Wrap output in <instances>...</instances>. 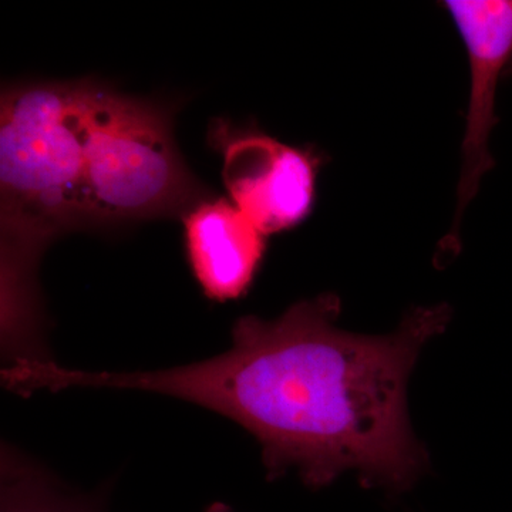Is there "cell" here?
Instances as JSON below:
<instances>
[{
    "instance_id": "cell-1",
    "label": "cell",
    "mask_w": 512,
    "mask_h": 512,
    "mask_svg": "<svg viewBox=\"0 0 512 512\" xmlns=\"http://www.w3.org/2000/svg\"><path fill=\"white\" fill-rule=\"evenodd\" d=\"M340 299L322 293L279 318L242 316L232 345L190 365L141 373L143 392L197 404L258 440L269 480L295 468L313 490L355 471L366 487L409 490L427 463L407 414L421 349L451 319L447 303L414 309L396 332L336 326Z\"/></svg>"
},
{
    "instance_id": "cell-2",
    "label": "cell",
    "mask_w": 512,
    "mask_h": 512,
    "mask_svg": "<svg viewBox=\"0 0 512 512\" xmlns=\"http://www.w3.org/2000/svg\"><path fill=\"white\" fill-rule=\"evenodd\" d=\"M96 79L6 84L0 99V238L46 249L90 228L84 130Z\"/></svg>"
},
{
    "instance_id": "cell-3",
    "label": "cell",
    "mask_w": 512,
    "mask_h": 512,
    "mask_svg": "<svg viewBox=\"0 0 512 512\" xmlns=\"http://www.w3.org/2000/svg\"><path fill=\"white\" fill-rule=\"evenodd\" d=\"M89 227L181 217L211 192L191 173L174 137V107L97 80L83 150Z\"/></svg>"
},
{
    "instance_id": "cell-4",
    "label": "cell",
    "mask_w": 512,
    "mask_h": 512,
    "mask_svg": "<svg viewBox=\"0 0 512 512\" xmlns=\"http://www.w3.org/2000/svg\"><path fill=\"white\" fill-rule=\"evenodd\" d=\"M208 143L222 157V181L232 204L262 234L301 224L315 207L320 158L256 127L214 120Z\"/></svg>"
},
{
    "instance_id": "cell-5",
    "label": "cell",
    "mask_w": 512,
    "mask_h": 512,
    "mask_svg": "<svg viewBox=\"0 0 512 512\" xmlns=\"http://www.w3.org/2000/svg\"><path fill=\"white\" fill-rule=\"evenodd\" d=\"M441 8L453 19L466 46L470 66L463 164L456 217L448 235L453 241L467 205L476 198L481 180L495 165L490 137L498 121V84L512 59V0H446L441 2Z\"/></svg>"
},
{
    "instance_id": "cell-6",
    "label": "cell",
    "mask_w": 512,
    "mask_h": 512,
    "mask_svg": "<svg viewBox=\"0 0 512 512\" xmlns=\"http://www.w3.org/2000/svg\"><path fill=\"white\" fill-rule=\"evenodd\" d=\"M183 225L188 262L205 296L241 298L264 259L266 235L227 198L212 195L185 212Z\"/></svg>"
},
{
    "instance_id": "cell-7",
    "label": "cell",
    "mask_w": 512,
    "mask_h": 512,
    "mask_svg": "<svg viewBox=\"0 0 512 512\" xmlns=\"http://www.w3.org/2000/svg\"><path fill=\"white\" fill-rule=\"evenodd\" d=\"M0 512H111L107 494L82 493L9 446L2 450Z\"/></svg>"
},
{
    "instance_id": "cell-8",
    "label": "cell",
    "mask_w": 512,
    "mask_h": 512,
    "mask_svg": "<svg viewBox=\"0 0 512 512\" xmlns=\"http://www.w3.org/2000/svg\"><path fill=\"white\" fill-rule=\"evenodd\" d=\"M205 512H235L229 507L228 504L221 503V501H217V503H212L210 507L205 510Z\"/></svg>"
}]
</instances>
